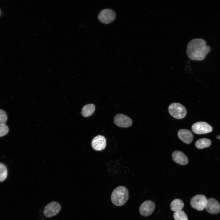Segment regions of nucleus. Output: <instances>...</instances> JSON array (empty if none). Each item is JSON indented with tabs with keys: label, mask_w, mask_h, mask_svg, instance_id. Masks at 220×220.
I'll return each instance as SVG.
<instances>
[{
	"label": "nucleus",
	"mask_w": 220,
	"mask_h": 220,
	"mask_svg": "<svg viewBox=\"0 0 220 220\" xmlns=\"http://www.w3.org/2000/svg\"><path fill=\"white\" fill-rule=\"evenodd\" d=\"M178 135L180 139L187 144L191 143L193 138L192 133L187 129L180 130L178 131Z\"/></svg>",
	"instance_id": "f8f14e48"
},
{
	"label": "nucleus",
	"mask_w": 220,
	"mask_h": 220,
	"mask_svg": "<svg viewBox=\"0 0 220 220\" xmlns=\"http://www.w3.org/2000/svg\"><path fill=\"white\" fill-rule=\"evenodd\" d=\"M192 130L195 133L200 134L211 132L212 130V128L211 125L206 122H199L193 125Z\"/></svg>",
	"instance_id": "423d86ee"
},
{
	"label": "nucleus",
	"mask_w": 220,
	"mask_h": 220,
	"mask_svg": "<svg viewBox=\"0 0 220 220\" xmlns=\"http://www.w3.org/2000/svg\"><path fill=\"white\" fill-rule=\"evenodd\" d=\"M210 47L206 45L204 39L195 38L191 40L188 44L186 54L188 58L195 61H202L210 52Z\"/></svg>",
	"instance_id": "f257e3e1"
},
{
	"label": "nucleus",
	"mask_w": 220,
	"mask_h": 220,
	"mask_svg": "<svg viewBox=\"0 0 220 220\" xmlns=\"http://www.w3.org/2000/svg\"><path fill=\"white\" fill-rule=\"evenodd\" d=\"M211 144V140L206 138H203L198 140L195 143L196 147L198 149H203L208 147Z\"/></svg>",
	"instance_id": "dca6fc26"
},
{
	"label": "nucleus",
	"mask_w": 220,
	"mask_h": 220,
	"mask_svg": "<svg viewBox=\"0 0 220 220\" xmlns=\"http://www.w3.org/2000/svg\"><path fill=\"white\" fill-rule=\"evenodd\" d=\"M216 138H217V139H220V135H218L217 136Z\"/></svg>",
	"instance_id": "412c9836"
},
{
	"label": "nucleus",
	"mask_w": 220,
	"mask_h": 220,
	"mask_svg": "<svg viewBox=\"0 0 220 220\" xmlns=\"http://www.w3.org/2000/svg\"><path fill=\"white\" fill-rule=\"evenodd\" d=\"M0 14H1V11H0Z\"/></svg>",
	"instance_id": "4be33fe9"
},
{
	"label": "nucleus",
	"mask_w": 220,
	"mask_h": 220,
	"mask_svg": "<svg viewBox=\"0 0 220 220\" xmlns=\"http://www.w3.org/2000/svg\"><path fill=\"white\" fill-rule=\"evenodd\" d=\"M173 160L176 163L181 165H185L188 162L186 156L182 152L175 151L172 154Z\"/></svg>",
	"instance_id": "ddd939ff"
},
{
	"label": "nucleus",
	"mask_w": 220,
	"mask_h": 220,
	"mask_svg": "<svg viewBox=\"0 0 220 220\" xmlns=\"http://www.w3.org/2000/svg\"><path fill=\"white\" fill-rule=\"evenodd\" d=\"M92 148L96 151H100L104 149L106 145L105 138L101 135H98L94 137L91 141Z\"/></svg>",
	"instance_id": "9d476101"
},
{
	"label": "nucleus",
	"mask_w": 220,
	"mask_h": 220,
	"mask_svg": "<svg viewBox=\"0 0 220 220\" xmlns=\"http://www.w3.org/2000/svg\"><path fill=\"white\" fill-rule=\"evenodd\" d=\"M129 197V192L125 187L120 186L117 187L113 191L111 196L112 203L116 206H121L127 201Z\"/></svg>",
	"instance_id": "f03ea898"
},
{
	"label": "nucleus",
	"mask_w": 220,
	"mask_h": 220,
	"mask_svg": "<svg viewBox=\"0 0 220 220\" xmlns=\"http://www.w3.org/2000/svg\"><path fill=\"white\" fill-rule=\"evenodd\" d=\"M116 17L114 11L110 9H106L102 10L99 13L98 18L99 20L105 24H109L113 21Z\"/></svg>",
	"instance_id": "0eeeda50"
},
{
	"label": "nucleus",
	"mask_w": 220,
	"mask_h": 220,
	"mask_svg": "<svg viewBox=\"0 0 220 220\" xmlns=\"http://www.w3.org/2000/svg\"><path fill=\"white\" fill-rule=\"evenodd\" d=\"M184 207V204L181 200L176 199L174 200L171 203L170 208L171 210L176 211L182 209Z\"/></svg>",
	"instance_id": "2eb2a0df"
},
{
	"label": "nucleus",
	"mask_w": 220,
	"mask_h": 220,
	"mask_svg": "<svg viewBox=\"0 0 220 220\" xmlns=\"http://www.w3.org/2000/svg\"><path fill=\"white\" fill-rule=\"evenodd\" d=\"M60 204L56 201H52L48 204L45 207L43 214L47 218H50L57 215L61 210Z\"/></svg>",
	"instance_id": "39448f33"
},
{
	"label": "nucleus",
	"mask_w": 220,
	"mask_h": 220,
	"mask_svg": "<svg viewBox=\"0 0 220 220\" xmlns=\"http://www.w3.org/2000/svg\"><path fill=\"white\" fill-rule=\"evenodd\" d=\"M7 116L6 112L0 109V124H5L7 120Z\"/></svg>",
	"instance_id": "aec40b11"
},
{
	"label": "nucleus",
	"mask_w": 220,
	"mask_h": 220,
	"mask_svg": "<svg viewBox=\"0 0 220 220\" xmlns=\"http://www.w3.org/2000/svg\"><path fill=\"white\" fill-rule=\"evenodd\" d=\"M9 128L6 124H0V137H3L8 133Z\"/></svg>",
	"instance_id": "6ab92c4d"
},
{
	"label": "nucleus",
	"mask_w": 220,
	"mask_h": 220,
	"mask_svg": "<svg viewBox=\"0 0 220 220\" xmlns=\"http://www.w3.org/2000/svg\"><path fill=\"white\" fill-rule=\"evenodd\" d=\"M207 200L206 196L204 195H197L192 198L190 204L193 208L199 211H202L205 208Z\"/></svg>",
	"instance_id": "20e7f679"
},
{
	"label": "nucleus",
	"mask_w": 220,
	"mask_h": 220,
	"mask_svg": "<svg viewBox=\"0 0 220 220\" xmlns=\"http://www.w3.org/2000/svg\"><path fill=\"white\" fill-rule=\"evenodd\" d=\"M7 176V170L6 166L0 163V182L5 180Z\"/></svg>",
	"instance_id": "a211bd4d"
},
{
	"label": "nucleus",
	"mask_w": 220,
	"mask_h": 220,
	"mask_svg": "<svg viewBox=\"0 0 220 220\" xmlns=\"http://www.w3.org/2000/svg\"><path fill=\"white\" fill-rule=\"evenodd\" d=\"M206 211L212 214H216L220 211V204L214 198L207 200V203L205 207Z\"/></svg>",
	"instance_id": "9b49d317"
},
{
	"label": "nucleus",
	"mask_w": 220,
	"mask_h": 220,
	"mask_svg": "<svg viewBox=\"0 0 220 220\" xmlns=\"http://www.w3.org/2000/svg\"><path fill=\"white\" fill-rule=\"evenodd\" d=\"M113 121L116 125L121 127H128L132 124V119L125 115L119 114L116 115Z\"/></svg>",
	"instance_id": "6e6552de"
},
{
	"label": "nucleus",
	"mask_w": 220,
	"mask_h": 220,
	"mask_svg": "<svg viewBox=\"0 0 220 220\" xmlns=\"http://www.w3.org/2000/svg\"><path fill=\"white\" fill-rule=\"evenodd\" d=\"M95 109V106L93 104H89L84 106L82 108L81 113L84 117H89L94 113Z\"/></svg>",
	"instance_id": "4468645a"
},
{
	"label": "nucleus",
	"mask_w": 220,
	"mask_h": 220,
	"mask_svg": "<svg viewBox=\"0 0 220 220\" xmlns=\"http://www.w3.org/2000/svg\"><path fill=\"white\" fill-rule=\"evenodd\" d=\"M173 216L175 220H188V218L186 214L182 210L175 211Z\"/></svg>",
	"instance_id": "f3484780"
},
{
	"label": "nucleus",
	"mask_w": 220,
	"mask_h": 220,
	"mask_svg": "<svg viewBox=\"0 0 220 220\" xmlns=\"http://www.w3.org/2000/svg\"><path fill=\"white\" fill-rule=\"evenodd\" d=\"M170 114L174 118L178 119L184 118L187 114L185 107L178 103H172L168 107Z\"/></svg>",
	"instance_id": "7ed1b4c3"
},
{
	"label": "nucleus",
	"mask_w": 220,
	"mask_h": 220,
	"mask_svg": "<svg viewBox=\"0 0 220 220\" xmlns=\"http://www.w3.org/2000/svg\"><path fill=\"white\" fill-rule=\"evenodd\" d=\"M155 208V203L151 200H147L141 205L139 209V212L142 216L147 217L152 214Z\"/></svg>",
	"instance_id": "1a4fd4ad"
}]
</instances>
